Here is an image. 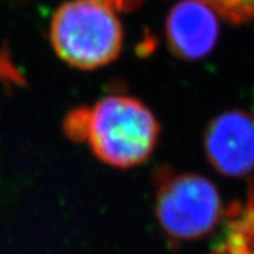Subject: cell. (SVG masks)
<instances>
[{
    "instance_id": "277c9868",
    "label": "cell",
    "mask_w": 254,
    "mask_h": 254,
    "mask_svg": "<svg viewBox=\"0 0 254 254\" xmlns=\"http://www.w3.org/2000/svg\"><path fill=\"white\" fill-rule=\"evenodd\" d=\"M205 153L223 175L254 171V115L233 110L216 116L205 130Z\"/></svg>"
},
{
    "instance_id": "52a82bcc",
    "label": "cell",
    "mask_w": 254,
    "mask_h": 254,
    "mask_svg": "<svg viewBox=\"0 0 254 254\" xmlns=\"http://www.w3.org/2000/svg\"><path fill=\"white\" fill-rule=\"evenodd\" d=\"M232 23L254 20V0H199Z\"/></svg>"
},
{
    "instance_id": "3957f363",
    "label": "cell",
    "mask_w": 254,
    "mask_h": 254,
    "mask_svg": "<svg viewBox=\"0 0 254 254\" xmlns=\"http://www.w3.org/2000/svg\"><path fill=\"white\" fill-rule=\"evenodd\" d=\"M155 210L165 233L178 240L209 235L222 216V200L208 178L161 168L157 177Z\"/></svg>"
},
{
    "instance_id": "6da1fadb",
    "label": "cell",
    "mask_w": 254,
    "mask_h": 254,
    "mask_svg": "<svg viewBox=\"0 0 254 254\" xmlns=\"http://www.w3.org/2000/svg\"><path fill=\"white\" fill-rule=\"evenodd\" d=\"M66 134L91 147L103 163L131 168L144 163L158 141L160 125L140 100L113 95L91 108L71 112L65 120Z\"/></svg>"
},
{
    "instance_id": "7a4b0ae2",
    "label": "cell",
    "mask_w": 254,
    "mask_h": 254,
    "mask_svg": "<svg viewBox=\"0 0 254 254\" xmlns=\"http://www.w3.org/2000/svg\"><path fill=\"white\" fill-rule=\"evenodd\" d=\"M50 38L64 63L95 69L115 61L123 47V28L103 0H68L53 16Z\"/></svg>"
},
{
    "instance_id": "8992f818",
    "label": "cell",
    "mask_w": 254,
    "mask_h": 254,
    "mask_svg": "<svg viewBox=\"0 0 254 254\" xmlns=\"http://www.w3.org/2000/svg\"><path fill=\"white\" fill-rule=\"evenodd\" d=\"M212 254H254V187L245 203L229 206L223 236Z\"/></svg>"
},
{
    "instance_id": "5b68a950",
    "label": "cell",
    "mask_w": 254,
    "mask_h": 254,
    "mask_svg": "<svg viewBox=\"0 0 254 254\" xmlns=\"http://www.w3.org/2000/svg\"><path fill=\"white\" fill-rule=\"evenodd\" d=\"M218 34L216 13L199 0L177 3L167 18L168 46L180 58L198 60L208 55Z\"/></svg>"
}]
</instances>
